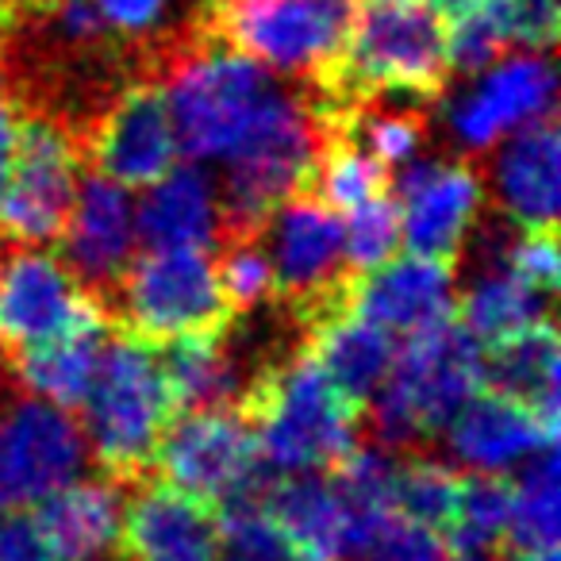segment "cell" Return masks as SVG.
Returning <instances> with one entry per match:
<instances>
[{
  "label": "cell",
  "mask_w": 561,
  "mask_h": 561,
  "mask_svg": "<svg viewBox=\"0 0 561 561\" xmlns=\"http://www.w3.org/2000/svg\"><path fill=\"white\" fill-rule=\"evenodd\" d=\"M234 412L257 438L273 473H328L362 443L366 415L331 385L305 343L280 346L257 366Z\"/></svg>",
  "instance_id": "6da1fadb"
},
{
  "label": "cell",
  "mask_w": 561,
  "mask_h": 561,
  "mask_svg": "<svg viewBox=\"0 0 561 561\" xmlns=\"http://www.w3.org/2000/svg\"><path fill=\"white\" fill-rule=\"evenodd\" d=\"M328 135L331 116L308 93V85L300 93L280 85L270 104L257 112L250 131L219 158L224 185L216 188V242L234 239V234H262L273 211L308 188Z\"/></svg>",
  "instance_id": "7a4b0ae2"
},
{
  "label": "cell",
  "mask_w": 561,
  "mask_h": 561,
  "mask_svg": "<svg viewBox=\"0 0 561 561\" xmlns=\"http://www.w3.org/2000/svg\"><path fill=\"white\" fill-rule=\"evenodd\" d=\"M446 78L450 55L435 9L423 0H366L354 16L335 78L312 89V96L331 116H346L354 104L374 96L431 101L446 89Z\"/></svg>",
  "instance_id": "3957f363"
},
{
  "label": "cell",
  "mask_w": 561,
  "mask_h": 561,
  "mask_svg": "<svg viewBox=\"0 0 561 561\" xmlns=\"http://www.w3.org/2000/svg\"><path fill=\"white\" fill-rule=\"evenodd\" d=\"M481 389V343L458 316L423 323L397 351L366 415L385 450H420L443 435L461 404Z\"/></svg>",
  "instance_id": "277c9868"
},
{
  "label": "cell",
  "mask_w": 561,
  "mask_h": 561,
  "mask_svg": "<svg viewBox=\"0 0 561 561\" xmlns=\"http://www.w3.org/2000/svg\"><path fill=\"white\" fill-rule=\"evenodd\" d=\"M81 412H85V443L108 481L135 484L150 477L158 443L173 423L170 389L154 343L112 328Z\"/></svg>",
  "instance_id": "5b68a950"
},
{
  "label": "cell",
  "mask_w": 561,
  "mask_h": 561,
  "mask_svg": "<svg viewBox=\"0 0 561 561\" xmlns=\"http://www.w3.org/2000/svg\"><path fill=\"white\" fill-rule=\"evenodd\" d=\"M154 81L165 89L178 150L193 162H219L280 89L254 58L216 35L170 50L154 66Z\"/></svg>",
  "instance_id": "8992f818"
},
{
  "label": "cell",
  "mask_w": 561,
  "mask_h": 561,
  "mask_svg": "<svg viewBox=\"0 0 561 561\" xmlns=\"http://www.w3.org/2000/svg\"><path fill=\"white\" fill-rule=\"evenodd\" d=\"M358 0H208V35L257 66L323 89L339 70Z\"/></svg>",
  "instance_id": "52a82bcc"
},
{
  "label": "cell",
  "mask_w": 561,
  "mask_h": 561,
  "mask_svg": "<svg viewBox=\"0 0 561 561\" xmlns=\"http://www.w3.org/2000/svg\"><path fill=\"white\" fill-rule=\"evenodd\" d=\"M104 316L112 328L142 343L211 335L234 323L219 289L216 262L204 247H165L131 257L104 305Z\"/></svg>",
  "instance_id": "ba28073f"
},
{
  "label": "cell",
  "mask_w": 561,
  "mask_h": 561,
  "mask_svg": "<svg viewBox=\"0 0 561 561\" xmlns=\"http://www.w3.org/2000/svg\"><path fill=\"white\" fill-rule=\"evenodd\" d=\"M262 247L273 270V305L297 331L351 308L358 277L343 254V224L320 196H289L262 227Z\"/></svg>",
  "instance_id": "9c48e42d"
},
{
  "label": "cell",
  "mask_w": 561,
  "mask_h": 561,
  "mask_svg": "<svg viewBox=\"0 0 561 561\" xmlns=\"http://www.w3.org/2000/svg\"><path fill=\"white\" fill-rule=\"evenodd\" d=\"M81 423L50 400L27 397L12 377L0 389V512H24L85 473Z\"/></svg>",
  "instance_id": "30bf717a"
},
{
  "label": "cell",
  "mask_w": 561,
  "mask_h": 561,
  "mask_svg": "<svg viewBox=\"0 0 561 561\" xmlns=\"http://www.w3.org/2000/svg\"><path fill=\"white\" fill-rule=\"evenodd\" d=\"M158 481L188 492L211 507L242 496L262 473L257 438L234 408L173 415L154 454Z\"/></svg>",
  "instance_id": "8fae6325"
},
{
  "label": "cell",
  "mask_w": 561,
  "mask_h": 561,
  "mask_svg": "<svg viewBox=\"0 0 561 561\" xmlns=\"http://www.w3.org/2000/svg\"><path fill=\"white\" fill-rule=\"evenodd\" d=\"M81 150L62 124L20 112V142L0 193V234L16 242L58 239L78 196Z\"/></svg>",
  "instance_id": "7c38bea8"
},
{
  "label": "cell",
  "mask_w": 561,
  "mask_h": 561,
  "mask_svg": "<svg viewBox=\"0 0 561 561\" xmlns=\"http://www.w3.org/2000/svg\"><path fill=\"white\" fill-rule=\"evenodd\" d=\"M81 162L119 188H150L178 162L170 104L154 78H131L81 135Z\"/></svg>",
  "instance_id": "4fadbf2b"
},
{
  "label": "cell",
  "mask_w": 561,
  "mask_h": 561,
  "mask_svg": "<svg viewBox=\"0 0 561 561\" xmlns=\"http://www.w3.org/2000/svg\"><path fill=\"white\" fill-rule=\"evenodd\" d=\"M85 305L62 262L43 254L32 242L0 234V358L47 343Z\"/></svg>",
  "instance_id": "5bb4252c"
},
{
  "label": "cell",
  "mask_w": 561,
  "mask_h": 561,
  "mask_svg": "<svg viewBox=\"0 0 561 561\" xmlns=\"http://www.w3.org/2000/svg\"><path fill=\"white\" fill-rule=\"evenodd\" d=\"M135 211L116 181L89 170L78 185L73 208L66 216L58 242H62V270L73 277L85 297L108 305L112 289L135 257Z\"/></svg>",
  "instance_id": "9a60e30c"
},
{
  "label": "cell",
  "mask_w": 561,
  "mask_h": 561,
  "mask_svg": "<svg viewBox=\"0 0 561 561\" xmlns=\"http://www.w3.org/2000/svg\"><path fill=\"white\" fill-rule=\"evenodd\" d=\"M400 234L420 257L458 265L466 234L481 208V173L469 162H404L397 181Z\"/></svg>",
  "instance_id": "2e32d148"
},
{
  "label": "cell",
  "mask_w": 561,
  "mask_h": 561,
  "mask_svg": "<svg viewBox=\"0 0 561 561\" xmlns=\"http://www.w3.org/2000/svg\"><path fill=\"white\" fill-rule=\"evenodd\" d=\"M119 504V561H216L219 507L165 481L124 484Z\"/></svg>",
  "instance_id": "e0dca14e"
},
{
  "label": "cell",
  "mask_w": 561,
  "mask_h": 561,
  "mask_svg": "<svg viewBox=\"0 0 561 561\" xmlns=\"http://www.w3.org/2000/svg\"><path fill=\"white\" fill-rule=\"evenodd\" d=\"M553 66L550 55H519L500 62L473 93L450 108V127L469 150H484L515 127L553 116Z\"/></svg>",
  "instance_id": "ac0fdd59"
},
{
  "label": "cell",
  "mask_w": 561,
  "mask_h": 561,
  "mask_svg": "<svg viewBox=\"0 0 561 561\" xmlns=\"http://www.w3.org/2000/svg\"><path fill=\"white\" fill-rule=\"evenodd\" d=\"M351 312L377 323L389 335H412L423 323L454 312V265L435 257H397L354 280Z\"/></svg>",
  "instance_id": "d6986e66"
},
{
  "label": "cell",
  "mask_w": 561,
  "mask_h": 561,
  "mask_svg": "<svg viewBox=\"0 0 561 561\" xmlns=\"http://www.w3.org/2000/svg\"><path fill=\"white\" fill-rule=\"evenodd\" d=\"M558 158L553 116L504 135V147L492 162V188L504 216L523 231H558Z\"/></svg>",
  "instance_id": "ffe728a7"
},
{
  "label": "cell",
  "mask_w": 561,
  "mask_h": 561,
  "mask_svg": "<svg viewBox=\"0 0 561 561\" xmlns=\"http://www.w3.org/2000/svg\"><path fill=\"white\" fill-rule=\"evenodd\" d=\"M158 362H162L173 415L239 408L250 377L262 366V362H247L239 354L234 323L227 331H211V335L170 339L165 354H158Z\"/></svg>",
  "instance_id": "44dd1931"
},
{
  "label": "cell",
  "mask_w": 561,
  "mask_h": 561,
  "mask_svg": "<svg viewBox=\"0 0 561 561\" xmlns=\"http://www.w3.org/2000/svg\"><path fill=\"white\" fill-rule=\"evenodd\" d=\"M443 435L450 443L454 458L473 469V473H504V469L519 466L535 450L558 443V435H550L527 408L489 389H477L454 412Z\"/></svg>",
  "instance_id": "7402d4cb"
},
{
  "label": "cell",
  "mask_w": 561,
  "mask_h": 561,
  "mask_svg": "<svg viewBox=\"0 0 561 561\" xmlns=\"http://www.w3.org/2000/svg\"><path fill=\"white\" fill-rule=\"evenodd\" d=\"M119 489L108 477H78L32 507L55 561H119Z\"/></svg>",
  "instance_id": "603a6c76"
},
{
  "label": "cell",
  "mask_w": 561,
  "mask_h": 561,
  "mask_svg": "<svg viewBox=\"0 0 561 561\" xmlns=\"http://www.w3.org/2000/svg\"><path fill=\"white\" fill-rule=\"evenodd\" d=\"M558 331L553 320L530 323L515 335L481 346V389L527 408L550 435H558Z\"/></svg>",
  "instance_id": "cb8c5ba5"
},
{
  "label": "cell",
  "mask_w": 561,
  "mask_h": 561,
  "mask_svg": "<svg viewBox=\"0 0 561 561\" xmlns=\"http://www.w3.org/2000/svg\"><path fill=\"white\" fill-rule=\"evenodd\" d=\"M108 328L112 323L104 316V308L93 297H85L81 312L58 335H50L47 343L12 358V366H16L12 374L35 397L73 412V408H81V400L89 392V381H93V369L96 358H101L104 339H108Z\"/></svg>",
  "instance_id": "d4e9b609"
},
{
  "label": "cell",
  "mask_w": 561,
  "mask_h": 561,
  "mask_svg": "<svg viewBox=\"0 0 561 561\" xmlns=\"http://www.w3.org/2000/svg\"><path fill=\"white\" fill-rule=\"evenodd\" d=\"M300 343L323 366L331 385L366 415L369 400L377 397V389L392 369V358H397V343L389 331L343 308V312L300 331Z\"/></svg>",
  "instance_id": "484cf974"
},
{
  "label": "cell",
  "mask_w": 561,
  "mask_h": 561,
  "mask_svg": "<svg viewBox=\"0 0 561 561\" xmlns=\"http://www.w3.org/2000/svg\"><path fill=\"white\" fill-rule=\"evenodd\" d=\"M254 500L285 530V538L305 553V561L343 558L346 515L339 507L335 492H331L328 477L262 469V477L254 484Z\"/></svg>",
  "instance_id": "4316f807"
},
{
  "label": "cell",
  "mask_w": 561,
  "mask_h": 561,
  "mask_svg": "<svg viewBox=\"0 0 561 561\" xmlns=\"http://www.w3.org/2000/svg\"><path fill=\"white\" fill-rule=\"evenodd\" d=\"M135 234L150 250L165 247H204L208 250L219 234L216 185L201 165H173L162 181L150 185L135 211Z\"/></svg>",
  "instance_id": "83f0119b"
},
{
  "label": "cell",
  "mask_w": 561,
  "mask_h": 561,
  "mask_svg": "<svg viewBox=\"0 0 561 561\" xmlns=\"http://www.w3.org/2000/svg\"><path fill=\"white\" fill-rule=\"evenodd\" d=\"M461 328L481 346H492L515 331L550 316V297L527 289L519 277H512L504 265V254L484 257V270L473 277V285L461 297V312H454Z\"/></svg>",
  "instance_id": "f1b7e54d"
},
{
  "label": "cell",
  "mask_w": 561,
  "mask_h": 561,
  "mask_svg": "<svg viewBox=\"0 0 561 561\" xmlns=\"http://www.w3.org/2000/svg\"><path fill=\"white\" fill-rule=\"evenodd\" d=\"M461 484H466V473L446 466L443 458H431L423 450H408L400 461H392L389 500L400 515L435 530L450 546L454 523H458V507H461Z\"/></svg>",
  "instance_id": "f546056e"
},
{
  "label": "cell",
  "mask_w": 561,
  "mask_h": 561,
  "mask_svg": "<svg viewBox=\"0 0 561 561\" xmlns=\"http://www.w3.org/2000/svg\"><path fill=\"white\" fill-rule=\"evenodd\" d=\"M178 4L181 0H93V9L101 12L108 32L135 55L142 78H150L170 50L208 35L204 24H185L173 16ZM188 4H201V0H188Z\"/></svg>",
  "instance_id": "4dcf8cb0"
},
{
  "label": "cell",
  "mask_w": 561,
  "mask_h": 561,
  "mask_svg": "<svg viewBox=\"0 0 561 561\" xmlns=\"http://www.w3.org/2000/svg\"><path fill=\"white\" fill-rule=\"evenodd\" d=\"M515 507L504 538V553L553 550L558 546V443L523 458L519 477H512Z\"/></svg>",
  "instance_id": "1f68e13d"
},
{
  "label": "cell",
  "mask_w": 561,
  "mask_h": 561,
  "mask_svg": "<svg viewBox=\"0 0 561 561\" xmlns=\"http://www.w3.org/2000/svg\"><path fill=\"white\" fill-rule=\"evenodd\" d=\"M346 561H446V542L420 527L392 504H377L346 515L343 535Z\"/></svg>",
  "instance_id": "d6a6232c"
},
{
  "label": "cell",
  "mask_w": 561,
  "mask_h": 561,
  "mask_svg": "<svg viewBox=\"0 0 561 561\" xmlns=\"http://www.w3.org/2000/svg\"><path fill=\"white\" fill-rule=\"evenodd\" d=\"M389 170L377 158H369L358 142H351L339 127H331L305 193L320 196L331 211H351L374 196L389 193Z\"/></svg>",
  "instance_id": "836d02e7"
},
{
  "label": "cell",
  "mask_w": 561,
  "mask_h": 561,
  "mask_svg": "<svg viewBox=\"0 0 561 561\" xmlns=\"http://www.w3.org/2000/svg\"><path fill=\"white\" fill-rule=\"evenodd\" d=\"M515 489L504 473H469L461 484V507L454 523L450 550L458 553H492L504 550L512 527Z\"/></svg>",
  "instance_id": "e575fe53"
},
{
  "label": "cell",
  "mask_w": 561,
  "mask_h": 561,
  "mask_svg": "<svg viewBox=\"0 0 561 561\" xmlns=\"http://www.w3.org/2000/svg\"><path fill=\"white\" fill-rule=\"evenodd\" d=\"M335 127L389 170V165H404L420 154L427 116L415 108H369V104H354L346 116L335 119Z\"/></svg>",
  "instance_id": "d590c367"
},
{
  "label": "cell",
  "mask_w": 561,
  "mask_h": 561,
  "mask_svg": "<svg viewBox=\"0 0 561 561\" xmlns=\"http://www.w3.org/2000/svg\"><path fill=\"white\" fill-rule=\"evenodd\" d=\"M216 247V277L234 320L273 300V270L265 257L262 234H234V239H219Z\"/></svg>",
  "instance_id": "8d00e7d4"
},
{
  "label": "cell",
  "mask_w": 561,
  "mask_h": 561,
  "mask_svg": "<svg viewBox=\"0 0 561 561\" xmlns=\"http://www.w3.org/2000/svg\"><path fill=\"white\" fill-rule=\"evenodd\" d=\"M400 247V208L389 193L358 204L346 211L343 227V254L354 277L385 265Z\"/></svg>",
  "instance_id": "74e56055"
},
{
  "label": "cell",
  "mask_w": 561,
  "mask_h": 561,
  "mask_svg": "<svg viewBox=\"0 0 561 561\" xmlns=\"http://www.w3.org/2000/svg\"><path fill=\"white\" fill-rule=\"evenodd\" d=\"M504 50H507V39L484 0L469 4L466 12H458V16H454V32H446L450 70L469 73V78L489 70V66H496L500 58H504Z\"/></svg>",
  "instance_id": "f35d334b"
},
{
  "label": "cell",
  "mask_w": 561,
  "mask_h": 561,
  "mask_svg": "<svg viewBox=\"0 0 561 561\" xmlns=\"http://www.w3.org/2000/svg\"><path fill=\"white\" fill-rule=\"evenodd\" d=\"M496 16L507 47L553 50L558 43V0H484Z\"/></svg>",
  "instance_id": "ab89813d"
},
{
  "label": "cell",
  "mask_w": 561,
  "mask_h": 561,
  "mask_svg": "<svg viewBox=\"0 0 561 561\" xmlns=\"http://www.w3.org/2000/svg\"><path fill=\"white\" fill-rule=\"evenodd\" d=\"M504 265L512 277H519L527 289L553 297L558 293L561 262H558V231H523L507 242Z\"/></svg>",
  "instance_id": "60d3db41"
},
{
  "label": "cell",
  "mask_w": 561,
  "mask_h": 561,
  "mask_svg": "<svg viewBox=\"0 0 561 561\" xmlns=\"http://www.w3.org/2000/svg\"><path fill=\"white\" fill-rule=\"evenodd\" d=\"M0 561H55L32 507L0 512Z\"/></svg>",
  "instance_id": "b9f144b4"
},
{
  "label": "cell",
  "mask_w": 561,
  "mask_h": 561,
  "mask_svg": "<svg viewBox=\"0 0 561 561\" xmlns=\"http://www.w3.org/2000/svg\"><path fill=\"white\" fill-rule=\"evenodd\" d=\"M20 142V108L4 89H0V193H4V181L12 173V158H16Z\"/></svg>",
  "instance_id": "7bdbcfd3"
},
{
  "label": "cell",
  "mask_w": 561,
  "mask_h": 561,
  "mask_svg": "<svg viewBox=\"0 0 561 561\" xmlns=\"http://www.w3.org/2000/svg\"><path fill=\"white\" fill-rule=\"evenodd\" d=\"M423 4L435 12H446V16H458V12H466L469 4H477V0H423Z\"/></svg>",
  "instance_id": "ee69618b"
},
{
  "label": "cell",
  "mask_w": 561,
  "mask_h": 561,
  "mask_svg": "<svg viewBox=\"0 0 561 561\" xmlns=\"http://www.w3.org/2000/svg\"><path fill=\"white\" fill-rule=\"evenodd\" d=\"M507 561H558V546H553V550H530V553H507Z\"/></svg>",
  "instance_id": "f6af8a7d"
},
{
  "label": "cell",
  "mask_w": 561,
  "mask_h": 561,
  "mask_svg": "<svg viewBox=\"0 0 561 561\" xmlns=\"http://www.w3.org/2000/svg\"><path fill=\"white\" fill-rule=\"evenodd\" d=\"M12 377H16V374H12V369H9V362L0 358V389H4V385H9Z\"/></svg>",
  "instance_id": "bcb514c9"
},
{
  "label": "cell",
  "mask_w": 561,
  "mask_h": 561,
  "mask_svg": "<svg viewBox=\"0 0 561 561\" xmlns=\"http://www.w3.org/2000/svg\"><path fill=\"white\" fill-rule=\"evenodd\" d=\"M446 561H492L489 553H458V558H446Z\"/></svg>",
  "instance_id": "7dc6e473"
},
{
  "label": "cell",
  "mask_w": 561,
  "mask_h": 561,
  "mask_svg": "<svg viewBox=\"0 0 561 561\" xmlns=\"http://www.w3.org/2000/svg\"><path fill=\"white\" fill-rule=\"evenodd\" d=\"M16 4H20V0H0V16H4L9 9H16Z\"/></svg>",
  "instance_id": "c3c4849f"
}]
</instances>
